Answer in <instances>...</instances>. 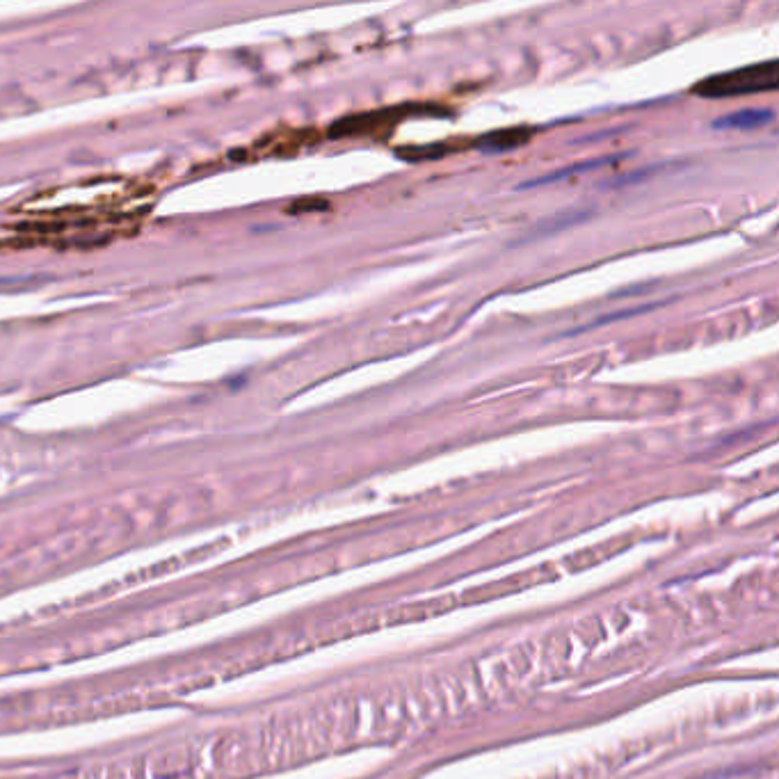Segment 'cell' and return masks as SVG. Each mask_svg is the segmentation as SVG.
<instances>
[{
    "label": "cell",
    "mask_w": 779,
    "mask_h": 779,
    "mask_svg": "<svg viewBox=\"0 0 779 779\" xmlns=\"http://www.w3.org/2000/svg\"><path fill=\"white\" fill-rule=\"evenodd\" d=\"M777 87V60H765L759 62V65L727 71V74L711 75V78L695 85L693 95L704 96V99H732V96L768 95V92H774Z\"/></svg>",
    "instance_id": "obj_1"
},
{
    "label": "cell",
    "mask_w": 779,
    "mask_h": 779,
    "mask_svg": "<svg viewBox=\"0 0 779 779\" xmlns=\"http://www.w3.org/2000/svg\"><path fill=\"white\" fill-rule=\"evenodd\" d=\"M404 110L400 108H389L380 110V113H362V115H350V117H343L338 122L332 124L329 128V135L332 137H355V135H375L382 128L394 126L398 119L404 117Z\"/></svg>",
    "instance_id": "obj_2"
},
{
    "label": "cell",
    "mask_w": 779,
    "mask_h": 779,
    "mask_svg": "<svg viewBox=\"0 0 779 779\" xmlns=\"http://www.w3.org/2000/svg\"><path fill=\"white\" fill-rule=\"evenodd\" d=\"M533 133L535 131L528 126H514V128H505V131H494L478 142V149L487 151V154L514 151L519 149V146L526 145V142L533 137Z\"/></svg>",
    "instance_id": "obj_3"
},
{
    "label": "cell",
    "mask_w": 779,
    "mask_h": 779,
    "mask_svg": "<svg viewBox=\"0 0 779 779\" xmlns=\"http://www.w3.org/2000/svg\"><path fill=\"white\" fill-rule=\"evenodd\" d=\"M774 119V113L768 108H747L738 110L734 115H724V117L715 119V128H727V131H752V128H761Z\"/></svg>",
    "instance_id": "obj_4"
},
{
    "label": "cell",
    "mask_w": 779,
    "mask_h": 779,
    "mask_svg": "<svg viewBox=\"0 0 779 779\" xmlns=\"http://www.w3.org/2000/svg\"><path fill=\"white\" fill-rule=\"evenodd\" d=\"M448 154L446 145H425V146H403L395 151L400 160L404 163H425V160H437Z\"/></svg>",
    "instance_id": "obj_5"
},
{
    "label": "cell",
    "mask_w": 779,
    "mask_h": 779,
    "mask_svg": "<svg viewBox=\"0 0 779 779\" xmlns=\"http://www.w3.org/2000/svg\"><path fill=\"white\" fill-rule=\"evenodd\" d=\"M605 160H613V158H601V160H590V163H583V165H574V167L563 169V172H554V175L544 176V179L533 181V184L522 185V188H531V185H546V184H554V181L564 179V176H569V175H581V172H587V169L601 167V163H605Z\"/></svg>",
    "instance_id": "obj_6"
}]
</instances>
